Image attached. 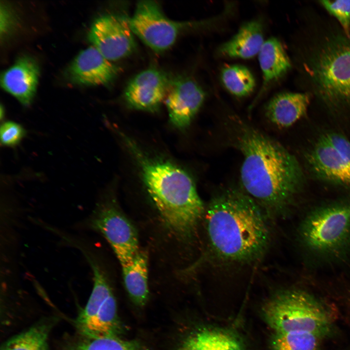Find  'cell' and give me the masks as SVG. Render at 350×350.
<instances>
[{"label": "cell", "mask_w": 350, "mask_h": 350, "mask_svg": "<svg viewBox=\"0 0 350 350\" xmlns=\"http://www.w3.org/2000/svg\"><path fill=\"white\" fill-rule=\"evenodd\" d=\"M118 71L117 67L93 46L81 51L68 70L74 83L87 86L107 84L116 77Z\"/></svg>", "instance_id": "14"}, {"label": "cell", "mask_w": 350, "mask_h": 350, "mask_svg": "<svg viewBox=\"0 0 350 350\" xmlns=\"http://www.w3.org/2000/svg\"><path fill=\"white\" fill-rule=\"evenodd\" d=\"M0 135L1 144L14 147L23 139L26 131L20 124L12 121H7L1 124Z\"/></svg>", "instance_id": "26"}, {"label": "cell", "mask_w": 350, "mask_h": 350, "mask_svg": "<svg viewBox=\"0 0 350 350\" xmlns=\"http://www.w3.org/2000/svg\"><path fill=\"white\" fill-rule=\"evenodd\" d=\"M122 268L124 285L130 297L137 305L144 306L149 296L147 253L140 251L130 264Z\"/></svg>", "instance_id": "19"}, {"label": "cell", "mask_w": 350, "mask_h": 350, "mask_svg": "<svg viewBox=\"0 0 350 350\" xmlns=\"http://www.w3.org/2000/svg\"><path fill=\"white\" fill-rule=\"evenodd\" d=\"M79 227L100 233L111 246L122 267L130 264L140 251L135 228L109 201L98 203Z\"/></svg>", "instance_id": "8"}, {"label": "cell", "mask_w": 350, "mask_h": 350, "mask_svg": "<svg viewBox=\"0 0 350 350\" xmlns=\"http://www.w3.org/2000/svg\"><path fill=\"white\" fill-rule=\"evenodd\" d=\"M265 41L262 24L251 20L243 24L237 33L218 49L221 56L249 59L258 54Z\"/></svg>", "instance_id": "17"}, {"label": "cell", "mask_w": 350, "mask_h": 350, "mask_svg": "<svg viewBox=\"0 0 350 350\" xmlns=\"http://www.w3.org/2000/svg\"><path fill=\"white\" fill-rule=\"evenodd\" d=\"M50 330L46 324L33 326L8 340L2 350H48Z\"/></svg>", "instance_id": "22"}, {"label": "cell", "mask_w": 350, "mask_h": 350, "mask_svg": "<svg viewBox=\"0 0 350 350\" xmlns=\"http://www.w3.org/2000/svg\"><path fill=\"white\" fill-rule=\"evenodd\" d=\"M119 134L137 160L146 190L166 225L183 238H191L205 211L191 177L172 163L147 157L130 138Z\"/></svg>", "instance_id": "3"}, {"label": "cell", "mask_w": 350, "mask_h": 350, "mask_svg": "<svg viewBox=\"0 0 350 350\" xmlns=\"http://www.w3.org/2000/svg\"><path fill=\"white\" fill-rule=\"evenodd\" d=\"M321 137L332 146L350 165V141L335 132H326Z\"/></svg>", "instance_id": "27"}, {"label": "cell", "mask_w": 350, "mask_h": 350, "mask_svg": "<svg viewBox=\"0 0 350 350\" xmlns=\"http://www.w3.org/2000/svg\"><path fill=\"white\" fill-rule=\"evenodd\" d=\"M258 55L263 81L254 104L270 84L283 76L291 67L290 59L282 44L275 37L265 40Z\"/></svg>", "instance_id": "18"}, {"label": "cell", "mask_w": 350, "mask_h": 350, "mask_svg": "<svg viewBox=\"0 0 350 350\" xmlns=\"http://www.w3.org/2000/svg\"><path fill=\"white\" fill-rule=\"evenodd\" d=\"M128 18L114 14L101 16L88 34L90 43L106 59L116 61L130 54L136 48Z\"/></svg>", "instance_id": "10"}, {"label": "cell", "mask_w": 350, "mask_h": 350, "mask_svg": "<svg viewBox=\"0 0 350 350\" xmlns=\"http://www.w3.org/2000/svg\"><path fill=\"white\" fill-rule=\"evenodd\" d=\"M236 121L235 142L243 156L240 176L245 193L268 212L285 211L305 184L298 161L276 140Z\"/></svg>", "instance_id": "1"}, {"label": "cell", "mask_w": 350, "mask_h": 350, "mask_svg": "<svg viewBox=\"0 0 350 350\" xmlns=\"http://www.w3.org/2000/svg\"><path fill=\"white\" fill-rule=\"evenodd\" d=\"M181 350H244L232 335L214 329H203L188 337Z\"/></svg>", "instance_id": "20"}, {"label": "cell", "mask_w": 350, "mask_h": 350, "mask_svg": "<svg viewBox=\"0 0 350 350\" xmlns=\"http://www.w3.org/2000/svg\"><path fill=\"white\" fill-rule=\"evenodd\" d=\"M221 75L226 88L235 96H247L254 89L255 78L250 70L244 66L226 65L222 69Z\"/></svg>", "instance_id": "21"}, {"label": "cell", "mask_w": 350, "mask_h": 350, "mask_svg": "<svg viewBox=\"0 0 350 350\" xmlns=\"http://www.w3.org/2000/svg\"><path fill=\"white\" fill-rule=\"evenodd\" d=\"M263 315L276 333L307 332L325 336L332 325V317L318 299L306 292H281L264 305Z\"/></svg>", "instance_id": "5"}, {"label": "cell", "mask_w": 350, "mask_h": 350, "mask_svg": "<svg viewBox=\"0 0 350 350\" xmlns=\"http://www.w3.org/2000/svg\"><path fill=\"white\" fill-rule=\"evenodd\" d=\"M324 336L307 332L276 333L273 350H320Z\"/></svg>", "instance_id": "23"}, {"label": "cell", "mask_w": 350, "mask_h": 350, "mask_svg": "<svg viewBox=\"0 0 350 350\" xmlns=\"http://www.w3.org/2000/svg\"><path fill=\"white\" fill-rule=\"evenodd\" d=\"M205 93L192 79L182 78L172 82L165 98L170 120L176 127L188 126L202 106Z\"/></svg>", "instance_id": "13"}, {"label": "cell", "mask_w": 350, "mask_h": 350, "mask_svg": "<svg viewBox=\"0 0 350 350\" xmlns=\"http://www.w3.org/2000/svg\"><path fill=\"white\" fill-rule=\"evenodd\" d=\"M299 243L311 257L325 263L350 257V201L322 204L310 210L298 228Z\"/></svg>", "instance_id": "4"}, {"label": "cell", "mask_w": 350, "mask_h": 350, "mask_svg": "<svg viewBox=\"0 0 350 350\" xmlns=\"http://www.w3.org/2000/svg\"><path fill=\"white\" fill-rule=\"evenodd\" d=\"M324 8L341 24L348 37H350V0H321Z\"/></svg>", "instance_id": "25"}, {"label": "cell", "mask_w": 350, "mask_h": 350, "mask_svg": "<svg viewBox=\"0 0 350 350\" xmlns=\"http://www.w3.org/2000/svg\"><path fill=\"white\" fill-rule=\"evenodd\" d=\"M211 248L220 258L246 262L264 253L269 231L261 207L245 193L226 190L210 202L206 215Z\"/></svg>", "instance_id": "2"}, {"label": "cell", "mask_w": 350, "mask_h": 350, "mask_svg": "<svg viewBox=\"0 0 350 350\" xmlns=\"http://www.w3.org/2000/svg\"><path fill=\"white\" fill-rule=\"evenodd\" d=\"M128 21L133 34L156 52L170 48L182 29L192 24L169 18L159 5L152 0L139 1Z\"/></svg>", "instance_id": "9"}, {"label": "cell", "mask_w": 350, "mask_h": 350, "mask_svg": "<svg viewBox=\"0 0 350 350\" xmlns=\"http://www.w3.org/2000/svg\"><path fill=\"white\" fill-rule=\"evenodd\" d=\"M309 103L308 94L280 93L268 102L265 107V115L279 127H289L306 115Z\"/></svg>", "instance_id": "16"}, {"label": "cell", "mask_w": 350, "mask_h": 350, "mask_svg": "<svg viewBox=\"0 0 350 350\" xmlns=\"http://www.w3.org/2000/svg\"></svg>", "instance_id": "28"}, {"label": "cell", "mask_w": 350, "mask_h": 350, "mask_svg": "<svg viewBox=\"0 0 350 350\" xmlns=\"http://www.w3.org/2000/svg\"><path fill=\"white\" fill-rule=\"evenodd\" d=\"M312 76L327 104L350 105V37L333 38L323 45L312 61Z\"/></svg>", "instance_id": "7"}, {"label": "cell", "mask_w": 350, "mask_h": 350, "mask_svg": "<svg viewBox=\"0 0 350 350\" xmlns=\"http://www.w3.org/2000/svg\"><path fill=\"white\" fill-rule=\"evenodd\" d=\"M39 75V67L35 60L23 56L2 73L1 86L21 104L27 106L35 96Z\"/></svg>", "instance_id": "15"}, {"label": "cell", "mask_w": 350, "mask_h": 350, "mask_svg": "<svg viewBox=\"0 0 350 350\" xmlns=\"http://www.w3.org/2000/svg\"><path fill=\"white\" fill-rule=\"evenodd\" d=\"M79 251L92 271L93 284L87 303L76 319V327L88 338L116 335L118 328L117 304L107 276L92 245H84Z\"/></svg>", "instance_id": "6"}, {"label": "cell", "mask_w": 350, "mask_h": 350, "mask_svg": "<svg viewBox=\"0 0 350 350\" xmlns=\"http://www.w3.org/2000/svg\"><path fill=\"white\" fill-rule=\"evenodd\" d=\"M171 83L163 72L154 68L143 70L128 83L124 98L135 109L154 112L166 98Z\"/></svg>", "instance_id": "11"}, {"label": "cell", "mask_w": 350, "mask_h": 350, "mask_svg": "<svg viewBox=\"0 0 350 350\" xmlns=\"http://www.w3.org/2000/svg\"><path fill=\"white\" fill-rule=\"evenodd\" d=\"M70 350H144L116 335L88 338L75 345Z\"/></svg>", "instance_id": "24"}, {"label": "cell", "mask_w": 350, "mask_h": 350, "mask_svg": "<svg viewBox=\"0 0 350 350\" xmlns=\"http://www.w3.org/2000/svg\"><path fill=\"white\" fill-rule=\"evenodd\" d=\"M311 173L318 179L350 188V165L321 136L305 154Z\"/></svg>", "instance_id": "12"}]
</instances>
